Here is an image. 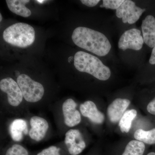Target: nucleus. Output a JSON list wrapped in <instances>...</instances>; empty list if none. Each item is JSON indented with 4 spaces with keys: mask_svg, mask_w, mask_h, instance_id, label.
<instances>
[{
    "mask_svg": "<svg viewBox=\"0 0 155 155\" xmlns=\"http://www.w3.org/2000/svg\"><path fill=\"white\" fill-rule=\"evenodd\" d=\"M72 41L78 47L99 56L109 54L111 45L107 37L99 31L85 27H78L72 34Z\"/></svg>",
    "mask_w": 155,
    "mask_h": 155,
    "instance_id": "1",
    "label": "nucleus"
},
{
    "mask_svg": "<svg viewBox=\"0 0 155 155\" xmlns=\"http://www.w3.org/2000/svg\"><path fill=\"white\" fill-rule=\"evenodd\" d=\"M74 66L79 72H86L101 81L107 80L111 72L98 58L82 51H78L74 56Z\"/></svg>",
    "mask_w": 155,
    "mask_h": 155,
    "instance_id": "2",
    "label": "nucleus"
},
{
    "mask_svg": "<svg viewBox=\"0 0 155 155\" xmlns=\"http://www.w3.org/2000/svg\"><path fill=\"white\" fill-rule=\"evenodd\" d=\"M3 37L9 44L17 47L25 48L33 43L35 40V31L31 25L18 22L5 29Z\"/></svg>",
    "mask_w": 155,
    "mask_h": 155,
    "instance_id": "3",
    "label": "nucleus"
},
{
    "mask_svg": "<svg viewBox=\"0 0 155 155\" xmlns=\"http://www.w3.org/2000/svg\"><path fill=\"white\" fill-rule=\"evenodd\" d=\"M17 83L22 91L23 98L30 103H35L41 99L45 89L41 84L32 80L25 74H21L17 78Z\"/></svg>",
    "mask_w": 155,
    "mask_h": 155,
    "instance_id": "4",
    "label": "nucleus"
},
{
    "mask_svg": "<svg viewBox=\"0 0 155 155\" xmlns=\"http://www.w3.org/2000/svg\"><path fill=\"white\" fill-rule=\"evenodd\" d=\"M145 11L146 9L137 7L133 1L126 0L116 10V14L118 18H122L124 23L132 24L138 21Z\"/></svg>",
    "mask_w": 155,
    "mask_h": 155,
    "instance_id": "5",
    "label": "nucleus"
},
{
    "mask_svg": "<svg viewBox=\"0 0 155 155\" xmlns=\"http://www.w3.org/2000/svg\"><path fill=\"white\" fill-rule=\"evenodd\" d=\"M143 37L139 29L132 28L125 31L119 38L118 47L123 51L130 49L139 51L144 43Z\"/></svg>",
    "mask_w": 155,
    "mask_h": 155,
    "instance_id": "6",
    "label": "nucleus"
},
{
    "mask_svg": "<svg viewBox=\"0 0 155 155\" xmlns=\"http://www.w3.org/2000/svg\"><path fill=\"white\" fill-rule=\"evenodd\" d=\"M0 89L8 95L9 104L13 107H17L21 104L23 95L18 84L11 78H3L0 81Z\"/></svg>",
    "mask_w": 155,
    "mask_h": 155,
    "instance_id": "7",
    "label": "nucleus"
},
{
    "mask_svg": "<svg viewBox=\"0 0 155 155\" xmlns=\"http://www.w3.org/2000/svg\"><path fill=\"white\" fill-rule=\"evenodd\" d=\"M65 143L71 155L79 154L86 147L83 137L77 129H70L67 131L65 135Z\"/></svg>",
    "mask_w": 155,
    "mask_h": 155,
    "instance_id": "8",
    "label": "nucleus"
},
{
    "mask_svg": "<svg viewBox=\"0 0 155 155\" xmlns=\"http://www.w3.org/2000/svg\"><path fill=\"white\" fill-rule=\"evenodd\" d=\"M77 104L72 99H68L63 103L62 106L64 122L67 126L74 127L80 123L81 116L76 109Z\"/></svg>",
    "mask_w": 155,
    "mask_h": 155,
    "instance_id": "9",
    "label": "nucleus"
},
{
    "mask_svg": "<svg viewBox=\"0 0 155 155\" xmlns=\"http://www.w3.org/2000/svg\"><path fill=\"white\" fill-rule=\"evenodd\" d=\"M130 103V101L126 99L117 98L114 100L107 108V115L110 121L116 123L120 121Z\"/></svg>",
    "mask_w": 155,
    "mask_h": 155,
    "instance_id": "10",
    "label": "nucleus"
},
{
    "mask_svg": "<svg viewBox=\"0 0 155 155\" xmlns=\"http://www.w3.org/2000/svg\"><path fill=\"white\" fill-rule=\"evenodd\" d=\"M30 130L29 131L31 138L36 141L42 140L45 137L48 129L47 121L44 118L34 116L30 119Z\"/></svg>",
    "mask_w": 155,
    "mask_h": 155,
    "instance_id": "11",
    "label": "nucleus"
},
{
    "mask_svg": "<svg viewBox=\"0 0 155 155\" xmlns=\"http://www.w3.org/2000/svg\"><path fill=\"white\" fill-rule=\"evenodd\" d=\"M80 110L82 116L88 118L93 123L101 124L104 121V115L98 110L95 104L91 101H87L81 104Z\"/></svg>",
    "mask_w": 155,
    "mask_h": 155,
    "instance_id": "12",
    "label": "nucleus"
},
{
    "mask_svg": "<svg viewBox=\"0 0 155 155\" xmlns=\"http://www.w3.org/2000/svg\"><path fill=\"white\" fill-rule=\"evenodd\" d=\"M141 28L145 43L153 48L155 46V17L147 15L142 21Z\"/></svg>",
    "mask_w": 155,
    "mask_h": 155,
    "instance_id": "13",
    "label": "nucleus"
},
{
    "mask_svg": "<svg viewBox=\"0 0 155 155\" xmlns=\"http://www.w3.org/2000/svg\"><path fill=\"white\" fill-rule=\"evenodd\" d=\"M11 138L15 141H21L23 135L28 132L27 122L22 119H16L11 123L10 126Z\"/></svg>",
    "mask_w": 155,
    "mask_h": 155,
    "instance_id": "14",
    "label": "nucleus"
},
{
    "mask_svg": "<svg viewBox=\"0 0 155 155\" xmlns=\"http://www.w3.org/2000/svg\"><path fill=\"white\" fill-rule=\"evenodd\" d=\"M9 10L13 13L23 17H28L31 15V11L25 6L30 2L29 0H6Z\"/></svg>",
    "mask_w": 155,
    "mask_h": 155,
    "instance_id": "15",
    "label": "nucleus"
},
{
    "mask_svg": "<svg viewBox=\"0 0 155 155\" xmlns=\"http://www.w3.org/2000/svg\"><path fill=\"white\" fill-rule=\"evenodd\" d=\"M137 115V111L134 109L128 110L123 114L119 121V125L122 133H127L130 131L132 121Z\"/></svg>",
    "mask_w": 155,
    "mask_h": 155,
    "instance_id": "16",
    "label": "nucleus"
},
{
    "mask_svg": "<svg viewBox=\"0 0 155 155\" xmlns=\"http://www.w3.org/2000/svg\"><path fill=\"white\" fill-rule=\"evenodd\" d=\"M145 143L137 140H132L125 147L121 155H144Z\"/></svg>",
    "mask_w": 155,
    "mask_h": 155,
    "instance_id": "17",
    "label": "nucleus"
},
{
    "mask_svg": "<svg viewBox=\"0 0 155 155\" xmlns=\"http://www.w3.org/2000/svg\"><path fill=\"white\" fill-rule=\"evenodd\" d=\"M136 140L141 141L148 145L155 144V127L148 130L139 129L134 132Z\"/></svg>",
    "mask_w": 155,
    "mask_h": 155,
    "instance_id": "18",
    "label": "nucleus"
},
{
    "mask_svg": "<svg viewBox=\"0 0 155 155\" xmlns=\"http://www.w3.org/2000/svg\"><path fill=\"white\" fill-rule=\"evenodd\" d=\"M5 155H28L27 150L19 144H14L9 148Z\"/></svg>",
    "mask_w": 155,
    "mask_h": 155,
    "instance_id": "19",
    "label": "nucleus"
},
{
    "mask_svg": "<svg viewBox=\"0 0 155 155\" xmlns=\"http://www.w3.org/2000/svg\"><path fill=\"white\" fill-rule=\"evenodd\" d=\"M124 1V0H104L102 5H101L100 7L116 10L119 8Z\"/></svg>",
    "mask_w": 155,
    "mask_h": 155,
    "instance_id": "20",
    "label": "nucleus"
},
{
    "mask_svg": "<svg viewBox=\"0 0 155 155\" xmlns=\"http://www.w3.org/2000/svg\"><path fill=\"white\" fill-rule=\"evenodd\" d=\"M60 149L57 147L51 146L45 149L39 153L37 155H61L60 153Z\"/></svg>",
    "mask_w": 155,
    "mask_h": 155,
    "instance_id": "21",
    "label": "nucleus"
},
{
    "mask_svg": "<svg viewBox=\"0 0 155 155\" xmlns=\"http://www.w3.org/2000/svg\"><path fill=\"white\" fill-rule=\"evenodd\" d=\"M147 109L149 113L155 116V97L148 104Z\"/></svg>",
    "mask_w": 155,
    "mask_h": 155,
    "instance_id": "22",
    "label": "nucleus"
},
{
    "mask_svg": "<svg viewBox=\"0 0 155 155\" xmlns=\"http://www.w3.org/2000/svg\"><path fill=\"white\" fill-rule=\"evenodd\" d=\"M81 2L83 5L87 7H93L97 5L100 1L99 0H81Z\"/></svg>",
    "mask_w": 155,
    "mask_h": 155,
    "instance_id": "23",
    "label": "nucleus"
},
{
    "mask_svg": "<svg viewBox=\"0 0 155 155\" xmlns=\"http://www.w3.org/2000/svg\"><path fill=\"white\" fill-rule=\"evenodd\" d=\"M149 63L151 65H155V46L153 48L149 59Z\"/></svg>",
    "mask_w": 155,
    "mask_h": 155,
    "instance_id": "24",
    "label": "nucleus"
},
{
    "mask_svg": "<svg viewBox=\"0 0 155 155\" xmlns=\"http://www.w3.org/2000/svg\"><path fill=\"white\" fill-rule=\"evenodd\" d=\"M146 155H155V152H150L148 153Z\"/></svg>",
    "mask_w": 155,
    "mask_h": 155,
    "instance_id": "25",
    "label": "nucleus"
},
{
    "mask_svg": "<svg viewBox=\"0 0 155 155\" xmlns=\"http://www.w3.org/2000/svg\"><path fill=\"white\" fill-rule=\"evenodd\" d=\"M2 14H0V21L1 22H2Z\"/></svg>",
    "mask_w": 155,
    "mask_h": 155,
    "instance_id": "26",
    "label": "nucleus"
}]
</instances>
